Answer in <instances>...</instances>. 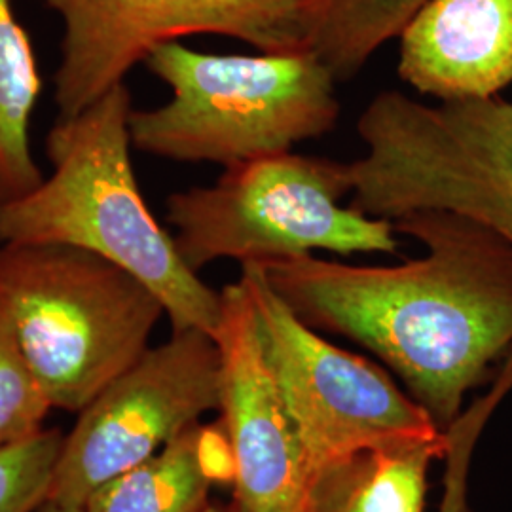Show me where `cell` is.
Returning a JSON list of instances; mask_svg holds the SVG:
<instances>
[{
    "instance_id": "6da1fadb",
    "label": "cell",
    "mask_w": 512,
    "mask_h": 512,
    "mask_svg": "<svg viewBox=\"0 0 512 512\" xmlns=\"http://www.w3.org/2000/svg\"><path fill=\"white\" fill-rule=\"evenodd\" d=\"M391 222L427 255L397 266L313 255L258 266L306 325L374 353L446 431L467 393L492 384L512 349V243L444 209Z\"/></svg>"
},
{
    "instance_id": "7a4b0ae2",
    "label": "cell",
    "mask_w": 512,
    "mask_h": 512,
    "mask_svg": "<svg viewBox=\"0 0 512 512\" xmlns=\"http://www.w3.org/2000/svg\"><path fill=\"white\" fill-rule=\"evenodd\" d=\"M133 101L122 82L90 107L57 118L46 152L52 173L0 203V243L67 245L103 256L145 283L171 329H219L222 296L203 283L152 215L131 164Z\"/></svg>"
},
{
    "instance_id": "3957f363",
    "label": "cell",
    "mask_w": 512,
    "mask_h": 512,
    "mask_svg": "<svg viewBox=\"0 0 512 512\" xmlns=\"http://www.w3.org/2000/svg\"><path fill=\"white\" fill-rule=\"evenodd\" d=\"M171 90L156 109H133V148L171 162L222 167L293 152L340 118L336 78L317 55L205 54L167 42L145 63Z\"/></svg>"
},
{
    "instance_id": "277c9868",
    "label": "cell",
    "mask_w": 512,
    "mask_h": 512,
    "mask_svg": "<svg viewBox=\"0 0 512 512\" xmlns=\"http://www.w3.org/2000/svg\"><path fill=\"white\" fill-rule=\"evenodd\" d=\"M0 302L52 408L82 412L150 348L158 296L103 256L0 243Z\"/></svg>"
},
{
    "instance_id": "5b68a950",
    "label": "cell",
    "mask_w": 512,
    "mask_h": 512,
    "mask_svg": "<svg viewBox=\"0 0 512 512\" xmlns=\"http://www.w3.org/2000/svg\"><path fill=\"white\" fill-rule=\"evenodd\" d=\"M357 133L366 152L348 169L359 211L395 220L444 209L512 243V101L427 105L391 90L368 103Z\"/></svg>"
},
{
    "instance_id": "8992f818",
    "label": "cell",
    "mask_w": 512,
    "mask_h": 512,
    "mask_svg": "<svg viewBox=\"0 0 512 512\" xmlns=\"http://www.w3.org/2000/svg\"><path fill=\"white\" fill-rule=\"evenodd\" d=\"M348 164L283 152L224 167L219 181L167 198V222L184 262L200 274L222 258L241 264L313 255L385 253L401 247L393 222L342 205Z\"/></svg>"
},
{
    "instance_id": "52a82bcc",
    "label": "cell",
    "mask_w": 512,
    "mask_h": 512,
    "mask_svg": "<svg viewBox=\"0 0 512 512\" xmlns=\"http://www.w3.org/2000/svg\"><path fill=\"white\" fill-rule=\"evenodd\" d=\"M239 279L251 294L264 357L304 450L311 484L366 450L444 439L431 414L385 370L306 325L258 264H241Z\"/></svg>"
},
{
    "instance_id": "ba28073f",
    "label": "cell",
    "mask_w": 512,
    "mask_h": 512,
    "mask_svg": "<svg viewBox=\"0 0 512 512\" xmlns=\"http://www.w3.org/2000/svg\"><path fill=\"white\" fill-rule=\"evenodd\" d=\"M63 23L57 118L90 107L167 42L236 38L262 54L310 50L321 0H40Z\"/></svg>"
},
{
    "instance_id": "9c48e42d",
    "label": "cell",
    "mask_w": 512,
    "mask_h": 512,
    "mask_svg": "<svg viewBox=\"0 0 512 512\" xmlns=\"http://www.w3.org/2000/svg\"><path fill=\"white\" fill-rule=\"evenodd\" d=\"M220 408V351L203 330H173L78 412L46 501L84 507L110 478L143 463Z\"/></svg>"
},
{
    "instance_id": "30bf717a",
    "label": "cell",
    "mask_w": 512,
    "mask_h": 512,
    "mask_svg": "<svg viewBox=\"0 0 512 512\" xmlns=\"http://www.w3.org/2000/svg\"><path fill=\"white\" fill-rule=\"evenodd\" d=\"M215 332L220 414L234 458L228 512H308L311 478L293 421L275 387L245 283L226 285Z\"/></svg>"
},
{
    "instance_id": "8fae6325",
    "label": "cell",
    "mask_w": 512,
    "mask_h": 512,
    "mask_svg": "<svg viewBox=\"0 0 512 512\" xmlns=\"http://www.w3.org/2000/svg\"><path fill=\"white\" fill-rule=\"evenodd\" d=\"M399 38L401 80L440 103L512 86V0H429Z\"/></svg>"
},
{
    "instance_id": "7c38bea8",
    "label": "cell",
    "mask_w": 512,
    "mask_h": 512,
    "mask_svg": "<svg viewBox=\"0 0 512 512\" xmlns=\"http://www.w3.org/2000/svg\"><path fill=\"white\" fill-rule=\"evenodd\" d=\"M444 452L446 433L340 461L313 480L308 512H423L429 467Z\"/></svg>"
},
{
    "instance_id": "4fadbf2b",
    "label": "cell",
    "mask_w": 512,
    "mask_h": 512,
    "mask_svg": "<svg viewBox=\"0 0 512 512\" xmlns=\"http://www.w3.org/2000/svg\"><path fill=\"white\" fill-rule=\"evenodd\" d=\"M219 484L205 452V425L196 423L160 452L101 484L86 512H202Z\"/></svg>"
},
{
    "instance_id": "5bb4252c",
    "label": "cell",
    "mask_w": 512,
    "mask_h": 512,
    "mask_svg": "<svg viewBox=\"0 0 512 512\" xmlns=\"http://www.w3.org/2000/svg\"><path fill=\"white\" fill-rule=\"evenodd\" d=\"M40 88L35 52L14 0H0V203L29 194L44 179L31 145Z\"/></svg>"
},
{
    "instance_id": "9a60e30c",
    "label": "cell",
    "mask_w": 512,
    "mask_h": 512,
    "mask_svg": "<svg viewBox=\"0 0 512 512\" xmlns=\"http://www.w3.org/2000/svg\"><path fill=\"white\" fill-rule=\"evenodd\" d=\"M429 0H321L311 31L310 52L334 74L349 82L363 71L368 59Z\"/></svg>"
},
{
    "instance_id": "2e32d148",
    "label": "cell",
    "mask_w": 512,
    "mask_h": 512,
    "mask_svg": "<svg viewBox=\"0 0 512 512\" xmlns=\"http://www.w3.org/2000/svg\"><path fill=\"white\" fill-rule=\"evenodd\" d=\"M50 410L52 404L27 365L0 302V448L35 437Z\"/></svg>"
},
{
    "instance_id": "e0dca14e",
    "label": "cell",
    "mask_w": 512,
    "mask_h": 512,
    "mask_svg": "<svg viewBox=\"0 0 512 512\" xmlns=\"http://www.w3.org/2000/svg\"><path fill=\"white\" fill-rule=\"evenodd\" d=\"M512 391V357L505 359L495 374L490 389L480 395L469 408H463L446 433V475L444 495L439 512H471L467 503V480L475 446L486 423L492 418L497 406Z\"/></svg>"
},
{
    "instance_id": "ac0fdd59",
    "label": "cell",
    "mask_w": 512,
    "mask_h": 512,
    "mask_svg": "<svg viewBox=\"0 0 512 512\" xmlns=\"http://www.w3.org/2000/svg\"><path fill=\"white\" fill-rule=\"evenodd\" d=\"M65 435L42 429L0 448V512H33L46 501Z\"/></svg>"
},
{
    "instance_id": "d6986e66",
    "label": "cell",
    "mask_w": 512,
    "mask_h": 512,
    "mask_svg": "<svg viewBox=\"0 0 512 512\" xmlns=\"http://www.w3.org/2000/svg\"><path fill=\"white\" fill-rule=\"evenodd\" d=\"M33 512H86L84 507H73V505H61L54 501H44L42 505H38Z\"/></svg>"
},
{
    "instance_id": "ffe728a7",
    "label": "cell",
    "mask_w": 512,
    "mask_h": 512,
    "mask_svg": "<svg viewBox=\"0 0 512 512\" xmlns=\"http://www.w3.org/2000/svg\"><path fill=\"white\" fill-rule=\"evenodd\" d=\"M202 512H228L224 507H220V505H215V503H209Z\"/></svg>"
}]
</instances>
